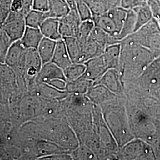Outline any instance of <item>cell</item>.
<instances>
[{
	"instance_id": "obj_6",
	"label": "cell",
	"mask_w": 160,
	"mask_h": 160,
	"mask_svg": "<svg viewBox=\"0 0 160 160\" xmlns=\"http://www.w3.org/2000/svg\"><path fill=\"white\" fill-rule=\"evenodd\" d=\"M125 96L149 95L160 101V55L137 80L124 86Z\"/></svg>"
},
{
	"instance_id": "obj_8",
	"label": "cell",
	"mask_w": 160,
	"mask_h": 160,
	"mask_svg": "<svg viewBox=\"0 0 160 160\" xmlns=\"http://www.w3.org/2000/svg\"><path fill=\"white\" fill-rule=\"evenodd\" d=\"M125 39L147 48L156 57L160 55V27L154 18Z\"/></svg>"
},
{
	"instance_id": "obj_44",
	"label": "cell",
	"mask_w": 160,
	"mask_h": 160,
	"mask_svg": "<svg viewBox=\"0 0 160 160\" xmlns=\"http://www.w3.org/2000/svg\"><path fill=\"white\" fill-rule=\"evenodd\" d=\"M33 8L36 10L47 12L49 10V0H33Z\"/></svg>"
},
{
	"instance_id": "obj_26",
	"label": "cell",
	"mask_w": 160,
	"mask_h": 160,
	"mask_svg": "<svg viewBox=\"0 0 160 160\" xmlns=\"http://www.w3.org/2000/svg\"><path fill=\"white\" fill-rule=\"evenodd\" d=\"M106 46L94 39L90 36L86 41L83 46V62L92 58L102 55L104 51Z\"/></svg>"
},
{
	"instance_id": "obj_32",
	"label": "cell",
	"mask_w": 160,
	"mask_h": 160,
	"mask_svg": "<svg viewBox=\"0 0 160 160\" xmlns=\"http://www.w3.org/2000/svg\"><path fill=\"white\" fill-rule=\"evenodd\" d=\"M70 11V7L65 0H49V10L50 17L60 18L67 15Z\"/></svg>"
},
{
	"instance_id": "obj_4",
	"label": "cell",
	"mask_w": 160,
	"mask_h": 160,
	"mask_svg": "<svg viewBox=\"0 0 160 160\" xmlns=\"http://www.w3.org/2000/svg\"><path fill=\"white\" fill-rule=\"evenodd\" d=\"M37 136L57 143L71 152L79 145V140L66 118H45L38 124Z\"/></svg>"
},
{
	"instance_id": "obj_7",
	"label": "cell",
	"mask_w": 160,
	"mask_h": 160,
	"mask_svg": "<svg viewBox=\"0 0 160 160\" xmlns=\"http://www.w3.org/2000/svg\"><path fill=\"white\" fill-rule=\"evenodd\" d=\"M94 129L101 149L99 160H117L119 147L103 118L100 106L92 104Z\"/></svg>"
},
{
	"instance_id": "obj_14",
	"label": "cell",
	"mask_w": 160,
	"mask_h": 160,
	"mask_svg": "<svg viewBox=\"0 0 160 160\" xmlns=\"http://www.w3.org/2000/svg\"><path fill=\"white\" fill-rule=\"evenodd\" d=\"M93 84L103 85L117 96L125 97L119 72L116 69H109L100 79L94 82Z\"/></svg>"
},
{
	"instance_id": "obj_42",
	"label": "cell",
	"mask_w": 160,
	"mask_h": 160,
	"mask_svg": "<svg viewBox=\"0 0 160 160\" xmlns=\"http://www.w3.org/2000/svg\"><path fill=\"white\" fill-rule=\"evenodd\" d=\"M39 160H73L71 155L69 152L59 153L51 155L40 158Z\"/></svg>"
},
{
	"instance_id": "obj_41",
	"label": "cell",
	"mask_w": 160,
	"mask_h": 160,
	"mask_svg": "<svg viewBox=\"0 0 160 160\" xmlns=\"http://www.w3.org/2000/svg\"><path fill=\"white\" fill-rule=\"evenodd\" d=\"M153 17L157 20L160 19V0H147V1Z\"/></svg>"
},
{
	"instance_id": "obj_17",
	"label": "cell",
	"mask_w": 160,
	"mask_h": 160,
	"mask_svg": "<svg viewBox=\"0 0 160 160\" xmlns=\"http://www.w3.org/2000/svg\"><path fill=\"white\" fill-rule=\"evenodd\" d=\"M84 63L86 65V70L82 76L93 82L100 79L109 69L102 55L90 59Z\"/></svg>"
},
{
	"instance_id": "obj_37",
	"label": "cell",
	"mask_w": 160,
	"mask_h": 160,
	"mask_svg": "<svg viewBox=\"0 0 160 160\" xmlns=\"http://www.w3.org/2000/svg\"><path fill=\"white\" fill-rule=\"evenodd\" d=\"M86 65L84 63H72L63 70L64 74L67 81L78 78L84 73Z\"/></svg>"
},
{
	"instance_id": "obj_13",
	"label": "cell",
	"mask_w": 160,
	"mask_h": 160,
	"mask_svg": "<svg viewBox=\"0 0 160 160\" xmlns=\"http://www.w3.org/2000/svg\"><path fill=\"white\" fill-rule=\"evenodd\" d=\"M81 22L77 7L70 8L67 15L59 18V32L62 38H77Z\"/></svg>"
},
{
	"instance_id": "obj_10",
	"label": "cell",
	"mask_w": 160,
	"mask_h": 160,
	"mask_svg": "<svg viewBox=\"0 0 160 160\" xmlns=\"http://www.w3.org/2000/svg\"><path fill=\"white\" fill-rule=\"evenodd\" d=\"M26 17L20 12L11 11L1 29L12 42L20 40L26 28Z\"/></svg>"
},
{
	"instance_id": "obj_49",
	"label": "cell",
	"mask_w": 160,
	"mask_h": 160,
	"mask_svg": "<svg viewBox=\"0 0 160 160\" xmlns=\"http://www.w3.org/2000/svg\"><path fill=\"white\" fill-rule=\"evenodd\" d=\"M158 24H159V26H160V19L158 20Z\"/></svg>"
},
{
	"instance_id": "obj_18",
	"label": "cell",
	"mask_w": 160,
	"mask_h": 160,
	"mask_svg": "<svg viewBox=\"0 0 160 160\" xmlns=\"http://www.w3.org/2000/svg\"><path fill=\"white\" fill-rule=\"evenodd\" d=\"M57 78L67 80L63 69L51 61L43 65L34 82L38 85L42 83H47L51 80Z\"/></svg>"
},
{
	"instance_id": "obj_15",
	"label": "cell",
	"mask_w": 160,
	"mask_h": 160,
	"mask_svg": "<svg viewBox=\"0 0 160 160\" xmlns=\"http://www.w3.org/2000/svg\"><path fill=\"white\" fill-rule=\"evenodd\" d=\"M43 66L37 49H26L24 59V76L28 81L35 80Z\"/></svg>"
},
{
	"instance_id": "obj_40",
	"label": "cell",
	"mask_w": 160,
	"mask_h": 160,
	"mask_svg": "<svg viewBox=\"0 0 160 160\" xmlns=\"http://www.w3.org/2000/svg\"><path fill=\"white\" fill-rule=\"evenodd\" d=\"M147 0H120V6L126 10L134 8L147 3Z\"/></svg>"
},
{
	"instance_id": "obj_16",
	"label": "cell",
	"mask_w": 160,
	"mask_h": 160,
	"mask_svg": "<svg viewBox=\"0 0 160 160\" xmlns=\"http://www.w3.org/2000/svg\"><path fill=\"white\" fill-rule=\"evenodd\" d=\"M86 97L92 104L102 106L118 100L119 96L101 84H93L86 94Z\"/></svg>"
},
{
	"instance_id": "obj_48",
	"label": "cell",
	"mask_w": 160,
	"mask_h": 160,
	"mask_svg": "<svg viewBox=\"0 0 160 160\" xmlns=\"http://www.w3.org/2000/svg\"><path fill=\"white\" fill-rule=\"evenodd\" d=\"M79 0H66L67 2L68 3L70 8H76L77 7V3Z\"/></svg>"
},
{
	"instance_id": "obj_22",
	"label": "cell",
	"mask_w": 160,
	"mask_h": 160,
	"mask_svg": "<svg viewBox=\"0 0 160 160\" xmlns=\"http://www.w3.org/2000/svg\"><path fill=\"white\" fill-rule=\"evenodd\" d=\"M39 29L45 38L56 41L63 39L59 32V18H47L41 24Z\"/></svg>"
},
{
	"instance_id": "obj_39",
	"label": "cell",
	"mask_w": 160,
	"mask_h": 160,
	"mask_svg": "<svg viewBox=\"0 0 160 160\" xmlns=\"http://www.w3.org/2000/svg\"><path fill=\"white\" fill-rule=\"evenodd\" d=\"M77 10L81 21L92 19V13L90 7L83 0H79L77 3Z\"/></svg>"
},
{
	"instance_id": "obj_36",
	"label": "cell",
	"mask_w": 160,
	"mask_h": 160,
	"mask_svg": "<svg viewBox=\"0 0 160 160\" xmlns=\"http://www.w3.org/2000/svg\"><path fill=\"white\" fill-rule=\"evenodd\" d=\"M16 82L14 69L5 63H0V84L8 86Z\"/></svg>"
},
{
	"instance_id": "obj_5",
	"label": "cell",
	"mask_w": 160,
	"mask_h": 160,
	"mask_svg": "<svg viewBox=\"0 0 160 160\" xmlns=\"http://www.w3.org/2000/svg\"><path fill=\"white\" fill-rule=\"evenodd\" d=\"M126 108L132 132L153 147L157 142L160 120L155 119L138 108L126 98Z\"/></svg>"
},
{
	"instance_id": "obj_50",
	"label": "cell",
	"mask_w": 160,
	"mask_h": 160,
	"mask_svg": "<svg viewBox=\"0 0 160 160\" xmlns=\"http://www.w3.org/2000/svg\"><path fill=\"white\" fill-rule=\"evenodd\" d=\"M65 1H66V0H65Z\"/></svg>"
},
{
	"instance_id": "obj_43",
	"label": "cell",
	"mask_w": 160,
	"mask_h": 160,
	"mask_svg": "<svg viewBox=\"0 0 160 160\" xmlns=\"http://www.w3.org/2000/svg\"><path fill=\"white\" fill-rule=\"evenodd\" d=\"M46 84L51 86L52 87L57 88L59 90L66 91L67 81L61 79V78H57V79L51 80L48 82H47Z\"/></svg>"
},
{
	"instance_id": "obj_21",
	"label": "cell",
	"mask_w": 160,
	"mask_h": 160,
	"mask_svg": "<svg viewBox=\"0 0 160 160\" xmlns=\"http://www.w3.org/2000/svg\"><path fill=\"white\" fill-rule=\"evenodd\" d=\"M36 152L38 159L51 155L69 152L57 143L46 139H40L36 145Z\"/></svg>"
},
{
	"instance_id": "obj_23",
	"label": "cell",
	"mask_w": 160,
	"mask_h": 160,
	"mask_svg": "<svg viewBox=\"0 0 160 160\" xmlns=\"http://www.w3.org/2000/svg\"><path fill=\"white\" fill-rule=\"evenodd\" d=\"M120 43L112 44L107 46L102 55L108 69H116L118 70L120 62Z\"/></svg>"
},
{
	"instance_id": "obj_12",
	"label": "cell",
	"mask_w": 160,
	"mask_h": 160,
	"mask_svg": "<svg viewBox=\"0 0 160 160\" xmlns=\"http://www.w3.org/2000/svg\"><path fill=\"white\" fill-rule=\"evenodd\" d=\"M26 49L18 40L12 43L6 58L5 63L13 69L15 72L24 76V59Z\"/></svg>"
},
{
	"instance_id": "obj_2",
	"label": "cell",
	"mask_w": 160,
	"mask_h": 160,
	"mask_svg": "<svg viewBox=\"0 0 160 160\" xmlns=\"http://www.w3.org/2000/svg\"><path fill=\"white\" fill-rule=\"evenodd\" d=\"M120 62L118 71L123 87L142 74L156 57L147 48L124 39L120 42Z\"/></svg>"
},
{
	"instance_id": "obj_33",
	"label": "cell",
	"mask_w": 160,
	"mask_h": 160,
	"mask_svg": "<svg viewBox=\"0 0 160 160\" xmlns=\"http://www.w3.org/2000/svg\"><path fill=\"white\" fill-rule=\"evenodd\" d=\"M48 17H50L48 12L33 9L29 12L25 18L26 26L34 28H40L41 24Z\"/></svg>"
},
{
	"instance_id": "obj_28",
	"label": "cell",
	"mask_w": 160,
	"mask_h": 160,
	"mask_svg": "<svg viewBox=\"0 0 160 160\" xmlns=\"http://www.w3.org/2000/svg\"><path fill=\"white\" fill-rule=\"evenodd\" d=\"M57 41L43 37L37 49L39 53L43 65L52 61L56 48Z\"/></svg>"
},
{
	"instance_id": "obj_20",
	"label": "cell",
	"mask_w": 160,
	"mask_h": 160,
	"mask_svg": "<svg viewBox=\"0 0 160 160\" xmlns=\"http://www.w3.org/2000/svg\"><path fill=\"white\" fill-rule=\"evenodd\" d=\"M51 62L63 70L72 63L63 39L57 41L56 48Z\"/></svg>"
},
{
	"instance_id": "obj_19",
	"label": "cell",
	"mask_w": 160,
	"mask_h": 160,
	"mask_svg": "<svg viewBox=\"0 0 160 160\" xmlns=\"http://www.w3.org/2000/svg\"><path fill=\"white\" fill-rule=\"evenodd\" d=\"M92 20L95 26L102 29L117 39L120 33V29L109 11L100 15L93 16Z\"/></svg>"
},
{
	"instance_id": "obj_46",
	"label": "cell",
	"mask_w": 160,
	"mask_h": 160,
	"mask_svg": "<svg viewBox=\"0 0 160 160\" xmlns=\"http://www.w3.org/2000/svg\"><path fill=\"white\" fill-rule=\"evenodd\" d=\"M23 2V8L21 12L26 17L27 14L33 10V0H22Z\"/></svg>"
},
{
	"instance_id": "obj_34",
	"label": "cell",
	"mask_w": 160,
	"mask_h": 160,
	"mask_svg": "<svg viewBox=\"0 0 160 160\" xmlns=\"http://www.w3.org/2000/svg\"><path fill=\"white\" fill-rule=\"evenodd\" d=\"M73 160H97V156L91 149L84 143L79 142L78 146L71 152Z\"/></svg>"
},
{
	"instance_id": "obj_47",
	"label": "cell",
	"mask_w": 160,
	"mask_h": 160,
	"mask_svg": "<svg viewBox=\"0 0 160 160\" xmlns=\"http://www.w3.org/2000/svg\"><path fill=\"white\" fill-rule=\"evenodd\" d=\"M23 8L22 0H13L11 6L12 12H21Z\"/></svg>"
},
{
	"instance_id": "obj_45",
	"label": "cell",
	"mask_w": 160,
	"mask_h": 160,
	"mask_svg": "<svg viewBox=\"0 0 160 160\" xmlns=\"http://www.w3.org/2000/svg\"><path fill=\"white\" fill-rule=\"evenodd\" d=\"M11 12V8L6 7L0 2V29L5 23L6 19Z\"/></svg>"
},
{
	"instance_id": "obj_27",
	"label": "cell",
	"mask_w": 160,
	"mask_h": 160,
	"mask_svg": "<svg viewBox=\"0 0 160 160\" xmlns=\"http://www.w3.org/2000/svg\"><path fill=\"white\" fill-rule=\"evenodd\" d=\"M93 85V82L81 76L76 80L67 81L66 91L69 94L86 95L89 88Z\"/></svg>"
},
{
	"instance_id": "obj_25",
	"label": "cell",
	"mask_w": 160,
	"mask_h": 160,
	"mask_svg": "<svg viewBox=\"0 0 160 160\" xmlns=\"http://www.w3.org/2000/svg\"><path fill=\"white\" fill-rule=\"evenodd\" d=\"M63 39L72 62L73 63H84L82 47L78 39L74 37L64 38Z\"/></svg>"
},
{
	"instance_id": "obj_29",
	"label": "cell",
	"mask_w": 160,
	"mask_h": 160,
	"mask_svg": "<svg viewBox=\"0 0 160 160\" xmlns=\"http://www.w3.org/2000/svg\"><path fill=\"white\" fill-rule=\"evenodd\" d=\"M38 86L39 87L38 92L40 96L46 99L62 100L69 94L67 91L59 90L46 83H42Z\"/></svg>"
},
{
	"instance_id": "obj_11",
	"label": "cell",
	"mask_w": 160,
	"mask_h": 160,
	"mask_svg": "<svg viewBox=\"0 0 160 160\" xmlns=\"http://www.w3.org/2000/svg\"><path fill=\"white\" fill-rule=\"evenodd\" d=\"M126 100L145 113L160 120V101L149 95L126 96Z\"/></svg>"
},
{
	"instance_id": "obj_31",
	"label": "cell",
	"mask_w": 160,
	"mask_h": 160,
	"mask_svg": "<svg viewBox=\"0 0 160 160\" xmlns=\"http://www.w3.org/2000/svg\"><path fill=\"white\" fill-rule=\"evenodd\" d=\"M136 13L133 10H128L125 20L121 29L120 33L118 36L117 39L120 43L121 40L124 39L135 32L136 24Z\"/></svg>"
},
{
	"instance_id": "obj_38",
	"label": "cell",
	"mask_w": 160,
	"mask_h": 160,
	"mask_svg": "<svg viewBox=\"0 0 160 160\" xmlns=\"http://www.w3.org/2000/svg\"><path fill=\"white\" fill-rule=\"evenodd\" d=\"M12 43L8 35L0 29V63H5L7 52Z\"/></svg>"
},
{
	"instance_id": "obj_24",
	"label": "cell",
	"mask_w": 160,
	"mask_h": 160,
	"mask_svg": "<svg viewBox=\"0 0 160 160\" xmlns=\"http://www.w3.org/2000/svg\"><path fill=\"white\" fill-rule=\"evenodd\" d=\"M43 37L39 28L26 26L23 37L20 40L26 48L37 49Z\"/></svg>"
},
{
	"instance_id": "obj_1",
	"label": "cell",
	"mask_w": 160,
	"mask_h": 160,
	"mask_svg": "<svg viewBox=\"0 0 160 160\" xmlns=\"http://www.w3.org/2000/svg\"><path fill=\"white\" fill-rule=\"evenodd\" d=\"M63 101L65 118L79 142L91 149L99 160L101 149L94 129L92 103L86 95L72 94Z\"/></svg>"
},
{
	"instance_id": "obj_35",
	"label": "cell",
	"mask_w": 160,
	"mask_h": 160,
	"mask_svg": "<svg viewBox=\"0 0 160 160\" xmlns=\"http://www.w3.org/2000/svg\"><path fill=\"white\" fill-rule=\"evenodd\" d=\"M94 27H95V25H94V23L92 19L81 22L79 30H78V35L76 38L80 42L82 48H83V46L84 45L86 41L90 37L92 30V29H94Z\"/></svg>"
},
{
	"instance_id": "obj_9",
	"label": "cell",
	"mask_w": 160,
	"mask_h": 160,
	"mask_svg": "<svg viewBox=\"0 0 160 160\" xmlns=\"http://www.w3.org/2000/svg\"><path fill=\"white\" fill-rule=\"evenodd\" d=\"M117 160H156L154 150L151 145L139 138H133L119 149Z\"/></svg>"
},
{
	"instance_id": "obj_3",
	"label": "cell",
	"mask_w": 160,
	"mask_h": 160,
	"mask_svg": "<svg viewBox=\"0 0 160 160\" xmlns=\"http://www.w3.org/2000/svg\"><path fill=\"white\" fill-rule=\"evenodd\" d=\"M103 118L120 148L135 138L129 125L126 97L100 106Z\"/></svg>"
},
{
	"instance_id": "obj_30",
	"label": "cell",
	"mask_w": 160,
	"mask_h": 160,
	"mask_svg": "<svg viewBox=\"0 0 160 160\" xmlns=\"http://www.w3.org/2000/svg\"><path fill=\"white\" fill-rule=\"evenodd\" d=\"M132 10L135 12L137 17L135 32L141 28L154 18L147 2L141 6L137 7Z\"/></svg>"
}]
</instances>
